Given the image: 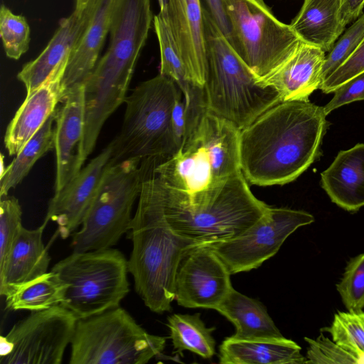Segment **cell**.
Returning <instances> with one entry per match:
<instances>
[{
    "label": "cell",
    "instance_id": "4fadbf2b",
    "mask_svg": "<svg viewBox=\"0 0 364 364\" xmlns=\"http://www.w3.org/2000/svg\"><path fill=\"white\" fill-rule=\"evenodd\" d=\"M314 216L304 210L272 208L240 236L205 245L224 262L231 274L249 272L275 255L287 237L310 225Z\"/></svg>",
    "mask_w": 364,
    "mask_h": 364
},
{
    "label": "cell",
    "instance_id": "d4e9b609",
    "mask_svg": "<svg viewBox=\"0 0 364 364\" xmlns=\"http://www.w3.org/2000/svg\"><path fill=\"white\" fill-rule=\"evenodd\" d=\"M342 0H304L291 27L304 42L329 52L343 34Z\"/></svg>",
    "mask_w": 364,
    "mask_h": 364
},
{
    "label": "cell",
    "instance_id": "ba28073f",
    "mask_svg": "<svg viewBox=\"0 0 364 364\" xmlns=\"http://www.w3.org/2000/svg\"><path fill=\"white\" fill-rule=\"evenodd\" d=\"M154 166L139 159L110 163L80 229L73 234V252L110 248L129 230L134 203Z\"/></svg>",
    "mask_w": 364,
    "mask_h": 364
},
{
    "label": "cell",
    "instance_id": "3957f363",
    "mask_svg": "<svg viewBox=\"0 0 364 364\" xmlns=\"http://www.w3.org/2000/svg\"><path fill=\"white\" fill-rule=\"evenodd\" d=\"M153 20L150 0H115L108 48L83 82L85 144H96L105 121L124 102Z\"/></svg>",
    "mask_w": 364,
    "mask_h": 364
},
{
    "label": "cell",
    "instance_id": "ffe728a7",
    "mask_svg": "<svg viewBox=\"0 0 364 364\" xmlns=\"http://www.w3.org/2000/svg\"><path fill=\"white\" fill-rule=\"evenodd\" d=\"M191 82L203 88L206 69L200 0H168V19Z\"/></svg>",
    "mask_w": 364,
    "mask_h": 364
},
{
    "label": "cell",
    "instance_id": "1f68e13d",
    "mask_svg": "<svg viewBox=\"0 0 364 364\" xmlns=\"http://www.w3.org/2000/svg\"><path fill=\"white\" fill-rule=\"evenodd\" d=\"M0 36L6 56L18 60L29 48L30 28L26 19L6 6L0 9Z\"/></svg>",
    "mask_w": 364,
    "mask_h": 364
},
{
    "label": "cell",
    "instance_id": "5b68a950",
    "mask_svg": "<svg viewBox=\"0 0 364 364\" xmlns=\"http://www.w3.org/2000/svg\"><path fill=\"white\" fill-rule=\"evenodd\" d=\"M154 176L167 223L179 235L200 245L240 236L271 207L254 196L242 171L213 195L197 200L188 199L166 187Z\"/></svg>",
    "mask_w": 364,
    "mask_h": 364
},
{
    "label": "cell",
    "instance_id": "6da1fadb",
    "mask_svg": "<svg viewBox=\"0 0 364 364\" xmlns=\"http://www.w3.org/2000/svg\"><path fill=\"white\" fill-rule=\"evenodd\" d=\"M323 107L285 101L240 131V170L249 183L269 186L296 180L321 155L328 123Z\"/></svg>",
    "mask_w": 364,
    "mask_h": 364
},
{
    "label": "cell",
    "instance_id": "7402d4cb",
    "mask_svg": "<svg viewBox=\"0 0 364 364\" xmlns=\"http://www.w3.org/2000/svg\"><path fill=\"white\" fill-rule=\"evenodd\" d=\"M48 220L34 230L23 226L11 251L0 267V294L5 296L14 287L29 282L47 272L50 257L43 242Z\"/></svg>",
    "mask_w": 364,
    "mask_h": 364
},
{
    "label": "cell",
    "instance_id": "4dcf8cb0",
    "mask_svg": "<svg viewBox=\"0 0 364 364\" xmlns=\"http://www.w3.org/2000/svg\"><path fill=\"white\" fill-rule=\"evenodd\" d=\"M331 339L348 351L356 364H364V310L338 311L331 325L323 328Z\"/></svg>",
    "mask_w": 364,
    "mask_h": 364
},
{
    "label": "cell",
    "instance_id": "e0dca14e",
    "mask_svg": "<svg viewBox=\"0 0 364 364\" xmlns=\"http://www.w3.org/2000/svg\"><path fill=\"white\" fill-rule=\"evenodd\" d=\"M68 60L26 97L9 124L4 145L9 156L16 155L57 109L65 94L63 79Z\"/></svg>",
    "mask_w": 364,
    "mask_h": 364
},
{
    "label": "cell",
    "instance_id": "ac0fdd59",
    "mask_svg": "<svg viewBox=\"0 0 364 364\" xmlns=\"http://www.w3.org/2000/svg\"><path fill=\"white\" fill-rule=\"evenodd\" d=\"M326 53L301 41L291 55L259 83L274 89L281 100L309 101V96L322 84Z\"/></svg>",
    "mask_w": 364,
    "mask_h": 364
},
{
    "label": "cell",
    "instance_id": "74e56055",
    "mask_svg": "<svg viewBox=\"0 0 364 364\" xmlns=\"http://www.w3.org/2000/svg\"><path fill=\"white\" fill-rule=\"evenodd\" d=\"M333 92V98L323 107L326 115L345 105L364 100V72L341 85Z\"/></svg>",
    "mask_w": 364,
    "mask_h": 364
},
{
    "label": "cell",
    "instance_id": "4316f807",
    "mask_svg": "<svg viewBox=\"0 0 364 364\" xmlns=\"http://www.w3.org/2000/svg\"><path fill=\"white\" fill-rule=\"evenodd\" d=\"M67 285L51 271L12 287L5 297L6 307L13 311H41L61 304Z\"/></svg>",
    "mask_w": 364,
    "mask_h": 364
},
{
    "label": "cell",
    "instance_id": "f546056e",
    "mask_svg": "<svg viewBox=\"0 0 364 364\" xmlns=\"http://www.w3.org/2000/svg\"><path fill=\"white\" fill-rule=\"evenodd\" d=\"M153 23L160 49V74L172 79L186 95L194 85L189 80L170 26L159 14L154 16Z\"/></svg>",
    "mask_w": 364,
    "mask_h": 364
},
{
    "label": "cell",
    "instance_id": "9a60e30c",
    "mask_svg": "<svg viewBox=\"0 0 364 364\" xmlns=\"http://www.w3.org/2000/svg\"><path fill=\"white\" fill-rule=\"evenodd\" d=\"M111 157L112 147L109 144L51 198L46 220L58 225V232L63 239L73 235L82 223L111 163Z\"/></svg>",
    "mask_w": 364,
    "mask_h": 364
},
{
    "label": "cell",
    "instance_id": "e575fe53",
    "mask_svg": "<svg viewBox=\"0 0 364 364\" xmlns=\"http://www.w3.org/2000/svg\"><path fill=\"white\" fill-rule=\"evenodd\" d=\"M18 199L4 196L0 203V267L5 262L23 227Z\"/></svg>",
    "mask_w": 364,
    "mask_h": 364
},
{
    "label": "cell",
    "instance_id": "7a4b0ae2",
    "mask_svg": "<svg viewBox=\"0 0 364 364\" xmlns=\"http://www.w3.org/2000/svg\"><path fill=\"white\" fill-rule=\"evenodd\" d=\"M129 231L132 250L128 269L136 292L151 311H171L179 264L189 250L200 244L179 235L167 223L152 171L143 183Z\"/></svg>",
    "mask_w": 364,
    "mask_h": 364
},
{
    "label": "cell",
    "instance_id": "836d02e7",
    "mask_svg": "<svg viewBox=\"0 0 364 364\" xmlns=\"http://www.w3.org/2000/svg\"><path fill=\"white\" fill-rule=\"evenodd\" d=\"M363 38L364 14L347 28L326 56L322 71L323 82L353 54Z\"/></svg>",
    "mask_w": 364,
    "mask_h": 364
},
{
    "label": "cell",
    "instance_id": "484cf974",
    "mask_svg": "<svg viewBox=\"0 0 364 364\" xmlns=\"http://www.w3.org/2000/svg\"><path fill=\"white\" fill-rule=\"evenodd\" d=\"M235 328L232 336L237 339L280 338L284 337L259 301L234 288L215 309Z\"/></svg>",
    "mask_w": 364,
    "mask_h": 364
},
{
    "label": "cell",
    "instance_id": "8992f818",
    "mask_svg": "<svg viewBox=\"0 0 364 364\" xmlns=\"http://www.w3.org/2000/svg\"><path fill=\"white\" fill-rule=\"evenodd\" d=\"M203 19L206 107L240 131L281 102L280 97L274 89L259 82L204 6Z\"/></svg>",
    "mask_w": 364,
    "mask_h": 364
},
{
    "label": "cell",
    "instance_id": "8fae6325",
    "mask_svg": "<svg viewBox=\"0 0 364 364\" xmlns=\"http://www.w3.org/2000/svg\"><path fill=\"white\" fill-rule=\"evenodd\" d=\"M223 1L230 25L229 42L257 80L284 63L302 41L264 0Z\"/></svg>",
    "mask_w": 364,
    "mask_h": 364
},
{
    "label": "cell",
    "instance_id": "cb8c5ba5",
    "mask_svg": "<svg viewBox=\"0 0 364 364\" xmlns=\"http://www.w3.org/2000/svg\"><path fill=\"white\" fill-rule=\"evenodd\" d=\"M115 0H96L90 21L70 55L63 79L65 90L83 83L95 67L107 35Z\"/></svg>",
    "mask_w": 364,
    "mask_h": 364
},
{
    "label": "cell",
    "instance_id": "ab89813d",
    "mask_svg": "<svg viewBox=\"0 0 364 364\" xmlns=\"http://www.w3.org/2000/svg\"><path fill=\"white\" fill-rule=\"evenodd\" d=\"M364 0H342L341 16L343 23L347 24L355 21L363 14Z\"/></svg>",
    "mask_w": 364,
    "mask_h": 364
},
{
    "label": "cell",
    "instance_id": "f35d334b",
    "mask_svg": "<svg viewBox=\"0 0 364 364\" xmlns=\"http://www.w3.org/2000/svg\"><path fill=\"white\" fill-rule=\"evenodd\" d=\"M206 9L215 21L222 33L229 41L230 37V25L223 0H203Z\"/></svg>",
    "mask_w": 364,
    "mask_h": 364
},
{
    "label": "cell",
    "instance_id": "f1b7e54d",
    "mask_svg": "<svg viewBox=\"0 0 364 364\" xmlns=\"http://www.w3.org/2000/svg\"><path fill=\"white\" fill-rule=\"evenodd\" d=\"M170 338L176 353L190 350L205 359L215 354V328L206 327L200 314H174L167 318Z\"/></svg>",
    "mask_w": 364,
    "mask_h": 364
},
{
    "label": "cell",
    "instance_id": "44dd1931",
    "mask_svg": "<svg viewBox=\"0 0 364 364\" xmlns=\"http://www.w3.org/2000/svg\"><path fill=\"white\" fill-rule=\"evenodd\" d=\"M321 184L331 200L350 213L364 206V144L338 152L321 173Z\"/></svg>",
    "mask_w": 364,
    "mask_h": 364
},
{
    "label": "cell",
    "instance_id": "9c48e42d",
    "mask_svg": "<svg viewBox=\"0 0 364 364\" xmlns=\"http://www.w3.org/2000/svg\"><path fill=\"white\" fill-rule=\"evenodd\" d=\"M51 271L67 285L61 305L77 320L119 306L129 291L128 260L112 247L73 252Z\"/></svg>",
    "mask_w": 364,
    "mask_h": 364
},
{
    "label": "cell",
    "instance_id": "277c9868",
    "mask_svg": "<svg viewBox=\"0 0 364 364\" xmlns=\"http://www.w3.org/2000/svg\"><path fill=\"white\" fill-rule=\"evenodd\" d=\"M239 134L233 124L205 108L180 149L152 171L164 186L188 198L210 195L241 171Z\"/></svg>",
    "mask_w": 364,
    "mask_h": 364
},
{
    "label": "cell",
    "instance_id": "d6a6232c",
    "mask_svg": "<svg viewBox=\"0 0 364 364\" xmlns=\"http://www.w3.org/2000/svg\"><path fill=\"white\" fill-rule=\"evenodd\" d=\"M336 290L347 311L364 310V252L348 261Z\"/></svg>",
    "mask_w": 364,
    "mask_h": 364
},
{
    "label": "cell",
    "instance_id": "52a82bcc",
    "mask_svg": "<svg viewBox=\"0 0 364 364\" xmlns=\"http://www.w3.org/2000/svg\"><path fill=\"white\" fill-rule=\"evenodd\" d=\"M180 90L172 79L159 73L127 96L121 130L109 143L112 164L129 159L162 161L177 151L171 116Z\"/></svg>",
    "mask_w": 364,
    "mask_h": 364
},
{
    "label": "cell",
    "instance_id": "60d3db41",
    "mask_svg": "<svg viewBox=\"0 0 364 364\" xmlns=\"http://www.w3.org/2000/svg\"><path fill=\"white\" fill-rule=\"evenodd\" d=\"M159 5V14L167 21L168 19V0H158Z\"/></svg>",
    "mask_w": 364,
    "mask_h": 364
},
{
    "label": "cell",
    "instance_id": "83f0119b",
    "mask_svg": "<svg viewBox=\"0 0 364 364\" xmlns=\"http://www.w3.org/2000/svg\"><path fill=\"white\" fill-rule=\"evenodd\" d=\"M57 109L42 127L16 154L0 177V196H7L11 188H14L27 176L35 163L46 152L55 148L54 124Z\"/></svg>",
    "mask_w": 364,
    "mask_h": 364
},
{
    "label": "cell",
    "instance_id": "8d00e7d4",
    "mask_svg": "<svg viewBox=\"0 0 364 364\" xmlns=\"http://www.w3.org/2000/svg\"><path fill=\"white\" fill-rule=\"evenodd\" d=\"M364 72V38L353 54L321 84L325 94L333 92L341 85Z\"/></svg>",
    "mask_w": 364,
    "mask_h": 364
},
{
    "label": "cell",
    "instance_id": "d6986e66",
    "mask_svg": "<svg viewBox=\"0 0 364 364\" xmlns=\"http://www.w3.org/2000/svg\"><path fill=\"white\" fill-rule=\"evenodd\" d=\"M95 5L96 0H92L83 10H74L68 17L61 19L45 49L23 65L17 77L25 85L26 95L40 87L55 68L69 60L92 18Z\"/></svg>",
    "mask_w": 364,
    "mask_h": 364
},
{
    "label": "cell",
    "instance_id": "5bb4252c",
    "mask_svg": "<svg viewBox=\"0 0 364 364\" xmlns=\"http://www.w3.org/2000/svg\"><path fill=\"white\" fill-rule=\"evenodd\" d=\"M230 275L210 247L198 245L186 254L179 264L175 300L185 308L215 309L233 288Z\"/></svg>",
    "mask_w": 364,
    "mask_h": 364
},
{
    "label": "cell",
    "instance_id": "b9f144b4",
    "mask_svg": "<svg viewBox=\"0 0 364 364\" xmlns=\"http://www.w3.org/2000/svg\"><path fill=\"white\" fill-rule=\"evenodd\" d=\"M92 0H75V10L82 11L85 9Z\"/></svg>",
    "mask_w": 364,
    "mask_h": 364
},
{
    "label": "cell",
    "instance_id": "30bf717a",
    "mask_svg": "<svg viewBox=\"0 0 364 364\" xmlns=\"http://www.w3.org/2000/svg\"><path fill=\"white\" fill-rule=\"evenodd\" d=\"M166 338L148 333L118 306L78 319L70 364H145L161 354Z\"/></svg>",
    "mask_w": 364,
    "mask_h": 364
},
{
    "label": "cell",
    "instance_id": "7c38bea8",
    "mask_svg": "<svg viewBox=\"0 0 364 364\" xmlns=\"http://www.w3.org/2000/svg\"><path fill=\"white\" fill-rule=\"evenodd\" d=\"M77 318L61 304L31 311L0 337L1 364H60Z\"/></svg>",
    "mask_w": 364,
    "mask_h": 364
},
{
    "label": "cell",
    "instance_id": "d590c367",
    "mask_svg": "<svg viewBox=\"0 0 364 364\" xmlns=\"http://www.w3.org/2000/svg\"><path fill=\"white\" fill-rule=\"evenodd\" d=\"M304 340L308 344L306 363L356 364L355 358L348 351L322 333L316 339L305 337Z\"/></svg>",
    "mask_w": 364,
    "mask_h": 364
},
{
    "label": "cell",
    "instance_id": "2e32d148",
    "mask_svg": "<svg viewBox=\"0 0 364 364\" xmlns=\"http://www.w3.org/2000/svg\"><path fill=\"white\" fill-rule=\"evenodd\" d=\"M61 103L63 105L57 108L54 126L55 193L60 191L80 171L85 161L84 83H77L65 90Z\"/></svg>",
    "mask_w": 364,
    "mask_h": 364
},
{
    "label": "cell",
    "instance_id": "7bdbcfd3",
    "mask_svg": "<svg viewBox=\"0 0 364 364\" xmlns=\"http://www.w3.org/2000/svg\"><path fill=\"white\" fill-rule=\"evenodd\" d=\"M4 156L1 154V160H0V164H1V172H0V177L4 174L5 170H6V166H4Z\"/></svg>",
    "mask_w": 364,
    "mask_h": 364
},
{
    "label": "cell",
    "instance_id": "603a6c76",
    "mask_svg": "<svg viewBox=\"0 0 364 364\" xmlns=\"http://www.w3.org/2000/svg\"><path fill=\"white\" fill-rule=\"evenodd\" d=\"M296 342L280 338H226L219 348L221 364H306V358Z\"/></svg>",
    "mask_w": 364,
    "mask_h": 364
}]
</instances>
